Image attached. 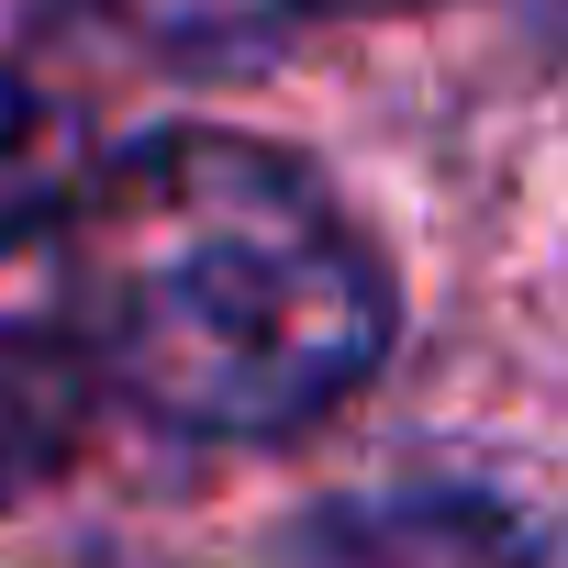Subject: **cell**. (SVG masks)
I'll return each mask as SVG.
<instances>
[{"label": "cell", "mask_w": 568, "mask_h": 568, "mask_svg": "<svg viewBox=\"0 0 568 568\" xmlns=\"http://www.w3.org/2000/svg\"><path fill=\"white\" fill-rule=\"evenodd\" d=\"M101 424V379L57 324H0V513L57 490Z\"/></svg>", "instance_id": "obj_2"}, {"label": "cell", "mask_w": 568, "mask_h": 568, "mask_svg": "<svg viewBox=\"0 0 568 568\" xmlns=\"http://www.w3.org/2000/svg\"><path fill=\"white\" fill-rule=\"evenodd\" d=\"M112 12L145 23V34L212 45V34H245V23H278V12H335V0H112Z\"/></svg>", "instance_id": "obj_5"}, {"label": "cell", "mask_w": 568, "mask_h": 568, "mask_svg": "<svg viewBox=\"0 0 568 568\" xmlns=\"http://www.w3.org/2000/svg\"><path fill=\"white\" fill-rule=\"evenodd\" d=\"M90 156H79V112L34 79H0V245L23 234H57L68 201H79Z\"/></svg>", "instance_id": "obj_3"}, {"label": "cell", "mask_w": 568, "mask_h": 568, "mask_svg": "<svg viewBox=\"0 0 568 568\" xmlns=\"http://www.w3.org/2000/svg\"><path fill=\"white\" fill-rule=\"evenodd\" d=\"M324 568H524L490 513H368L324 535Z\"/></svg>", "instance_id": "obj_4"}, {"label": "cell", "mask_w": 568, "mask_h": 568, "mask_svg": "<svg viewBox=\"0 0 568 568\" xmlns=\"http://www.w3.org/2000/svg\"><path fill=\"white\" fill-rule=\"evenodd\" d=\"M68 346L168 435L324 424L390 346V267L346 201L256 134H156L68 201Z\"/></svg>", "instance_id": "obj_1"}]
</instances>
